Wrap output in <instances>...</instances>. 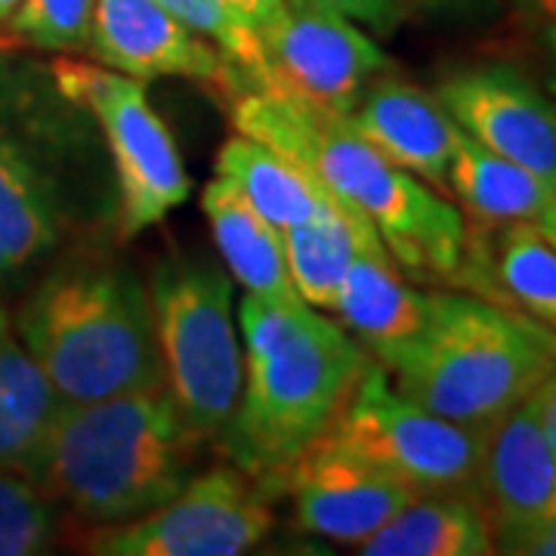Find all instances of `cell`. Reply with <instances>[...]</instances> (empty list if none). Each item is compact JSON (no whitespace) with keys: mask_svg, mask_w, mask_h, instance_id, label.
Returning <instances> with one entry per match:
<instances>
[{"mask_svg":"<svg viewBox=\"0 0 556 556\" xmlns=\"http://www.w3.org/2000/svg\"><path fill=\"white\" fill-rule=\"evenodd\" d=\"M241 396L217 445L251 477H269L321 437L371 356L309 303L244 294Z\"/></svg>","mask_w":556,"mask_h":556,"instance_id":"cell-1","label":"cell"},{"mask_svg":"<svg viewBox=\"0 0 556 556\" xmlns=\"http://www.w3.org/2000/svg\"><path fill=\"white\" fill-rule=\"evenodd\" d=\"M232 124L316 177L343 211L378 229L396 266L415 276H460L467 223L452 201L387 161L343 118L248 90L236 97Z\"/></svg>","mask_w":556,"mask_h":556,"instance_id":"cell-2","label":"cell"},{"mask_svg":"<svg viewBox=\"0 0 556 556\" xmlns=\"http://www.w3.org/2000/svg\"><path fill=\"white\" fill-rule=\"evenodd\" d=\"M201 439L167 387L62 402L35 482L93 526L146 517L195 477Z\"/></svg>","mask_w":556,"mask_h":556,"instance_id":"cell-3","label":"cell"},{"mask_svg":"<svg viewBox=\"0 0 556 556\" xmlns=\"http://www.w3.org/2000/svg\"><path fill=\"white\" fill-rule=\"evenodd\" d=\"M13 325L62 402L167 387L149 288L124 263H75L47 276Z\"/></svg>","mask_w":556,"mask_h":556,"instance_id":"cell-4","label":"cell"},{"mask_svg":"<svg viewBox=\"0 0 556 556\" xmlns=\"http://www.w3.org/2000/svg\"><path fill=\"white\" fill-rule=\"evenodd\" d=\"M378 362L427 412L492 427L554 371L556 334L510 306L433 291L420 331Z\"/></svg>","mask_w":556,"mask_h":556,"instance_id":"cell-5","label":"cell"},{"mask_svg":"<svg viewBox=\"0 0 556 556\" xmlns=\"http://www.w3.org/2000/svg\"><path fill=\"white\" fill-rule=\"evenodd\" d=\"M164 383L186 427L217 442L241 396L232 281L207 260H164L149 281Z\"/></svg>","mask_w":556,"mask_h":556,"instance_id":"cell-6","label":"cell"},{"mask_svg":"<svg viewBox=\"0 0 556 556\" xmlns=\"http://www.w3.org/2000/svg\"><path fill=\"white\" fill-rule=\"evenodd\" d=\"M485 437L489 427L455 424L402 396L390 371L371 358L318 439L405 482L417 495H473Z\"/></svg>","mask_w":556,"mask_h":556,"instance_id":"cell-7","label":"cell"},{"mask_svg":"<svg viewBox=\"0 0 556 556\" xmlns=\"http://www.w3.org/2000/svg\"><path fill=\"white\" fill-rule=\"evenodd\" d=\"M50 75L62 100L87 109L109 142L118 174L121 239H137L189 199L192 179L177 139L149 105L142 80L84 60H56Z\"/></svg>","mask_w":556,"mask_h":556,"instance_id":"cell-8","label":"cell"},{"mask_svg":"<svg viewBox=\"0 0 556 556\" xmlns=\"http://www.w3.org/2000/svg\"><path fill=\"white\" fill-rule=\"evenodd\" d=\"M273 492L236 464L192 477L146 517L97 526L87 554L97 556H239L273 532Z\"/></svg>","mask_w":556,"mask_h":556,"instance_id":"cell-9","label":"cell"},{"mask_svg":"<svg viewBox=\"0 0 556 556\" xmlns=\"http://www.w3.org/2000/svg\"><path fill=\"white\" fill-rule=\"evenodd\" d=\"M266 87L328 118H346L362 93L387 72L393 60L356 22L334 10L288 0L257 31Z\"/></svg>","mask_w":556,"mask_h":556,"instance_id":"cell-10","label":"cell"},{"mask_svg":"<svg viewBox=\"0 0 556 556\" xmlns=\"http://www.w3.org/2000/svg\"><path fill=\"white\" fill-rule=\"evenodd\" d=\"M273 495H288L298 526L338 544H362L417 495L405 482L316 439L281 470L260 477Z\"/></svg>","mask_w":556,"mask_h":556,"instance_id":"cell-11","label":"cell"},{"mask_svg":"<svg viewBox=\"0 0 556 556\" xmlns=\"http://www.w3.org/2000/svg\"><path fill=\"white\" fill-rule=\"evenodd\" d=\"M433 97L460 134L556 186V105L514 65L457 68Z\"/></svg>","mask_w":556,"mask_h":556,"instance_id":"cell-12","label":"cell"},{"mask_svg":"<svg viewBox=\"0 0 556 556\" xmlns=\"http://www.w3.org/2000/svg\"><path fill=\"white\" fill-rule=\"evenodd\" d=\"M87 53L130 78H186L232 97L241 93L229 60L159 0H97Z\"/></svg>","mask_w":556,"mask_h":556,"instance_id":"cell-13","label":"cell"},{"mask_svg":"<svg viewBox=\"0 0 556 556\" xmlns=\"http://www.w3.org/2000/svg\"><path fill=\"white\" fill-rule=\"evenodd\" d=\"M473 497L495 541L556 517V448L541 430L532 396L489 427Z\"/></svg>","mask_w":556,"mask_h":556,"instance_id":"cell-14","label":"cell"},{"mask_svg":"<svg viewBox=\"0 0 556 556\" xmlns=\"http://www.w3.org/2000/svg\"><path fill=\"white\" fill-rule=\"evenodd\" d=\"M343 121L383 159L448 195L457 127L433 93L387 72L362 93Z\"/></svg>","mask_w":556,"mask_h":556,"instance_id":"cell-15","label":"cell"},{"mask_svg":"<svg viewBox=\"0 0 556 556\" xmlns=\"http://www.w3.org/2000/svg\"><path fill=\"white\" fill-rule=\"evenodd\" d=\"M448 195L479 223L544 226L556 214V186L517 161H507L457 130L448 164Z\"/></svg>","mask_w":556,"mask_h":556,"instance_id":"cell-16","label":"cell"},{"mask_svg":"<svg viewBox=\"0 0 556 556\" xmlns=\"http://www.w3.org/2000/svg\"><path fill=\"white\" fill-rule=\"evenodd\" d=\"M362 556H489L495 532L473 495L420 492L356 547Z\"/></svg>","mask_w":556,"mask_h":556,"instance_id":"cell-17","label":"cell"},{"mask_svg":"<svg viewBox=\"0 0 556 556\" xmlns=\"http://www.w3.org/2000/svg\"><path fill=\"white\" fill-rule=\"evenodd\" d=\"M393 257L356 254L340 281L331 313L368 346L375 358H383L420 331L430 291H417L396 273Z\"/></svg>","mask_w":556,"mask_h":556,"instance_id":"cell-18","label":"cell"},{"mask_svg":"<svg viewBox=\"0 0 556 556\" xmlns=\"http://www.w3.org/2000/svg\"><path fill=\"white\" fill-rule=\"evenodd\" d=\"M201 211L211 219L219 257L244 288V294L298 303L300 294L288 273L281 232L241 199L232 182L211 179L201 195Z\"/></svg>","mask_w":556,"mask_h":556,"instance_id":"cell-19","label":"cell"},{"mask_svg":"<svg viewBox=\"0 0 556 556\" xmlns=\"http://www.w3.org/2000/svg\"><path fill=\"white\" fill-rule=\"evenodd\" d=\"M62 399L28 353L13 316L0 309V467L35 479Z\"/></svg>","mask_w":556,"mask_h":556,"instance_id":"cell-20","label":"cell"},{"mask_svg":"<svg viewBox=\"0 0 556 556\" xmlns=\"http://www.w3.org/2000/svg\"><path fill=\"white\" fill-rule=\"evenodd\" d=\"M281 241H285L288 273L300 300L328 313L334 306L340 281L356 254L390 257L378 229L362 217H353L334 201L325 204L309 219H303L300 226L285 229Z\"/></svg>","mask_w":556,"mask_h":556,"instance_id":"cell-21","label":"cell"},{"mask_svg":"<svg viewBox=\"0 0 556 556\" xmlns=\"http://www.w3.org/2000/svg\"><path fill=\"white\" fill-rule=\"evenodd\" d=\"M60 226L53 182L20 139L0 130V278L47 254Z\"/></svg>","mask_w":556,"mask_h":556,"instance_id":"cell-22","label":"cell"},{"mask_svg":"<svg viewBox=\"0 0 556 556\" xmlns=\"http://www.w3.org/2000/svg\"><path fill=\"white\" fill-rule=\"evenodd\" d=\"M217 177L232 182L239 195L278 232L300 226L325 204H331L328 189L309 177L291 159L278 155L266 142L239 134L219 146ZM338 204V201H334Z\"/></svg>","mask_w":556,"mask_h":556,"instance_id":"cell-23","label":"cell"},{"mask_svg":"<svg viewBox=\"0 0 556 556\" xmlns=\"http://www.w3.org/2000/svg\"><path fill=\"white\" fill-rule=\"evenodd\" d=\"M489 273L510 309L556 334V244L538 226H501Z\"/></svg>","mask_w":556,"mask_h":556,"instance_id":"cell-24","label":"cell"},{"mask_svg":"<svg viewBox=\"0 0 556 556\" xmlns=\"http://www.w3.org/2000/svg\"><path fill=\"white\" fill-rule=\"evenodd\" d=\"M56 504L31 477L0 467V556H38L56 544Z\"/></svg>","mask_w":556,"mask_h":556,"instance_id":"cell-25","label":"cell"},{"mask_svg":"<svg viewBox=\"0 0 556 556\" xmlns=\"http://www.w3.org/2000/svg\"><path fill=\"white\" fill-rule=\"evenodd\" d=\"M159 3H164L189 28L204 35L229 60L241 84V93L266 87V62H263L260 38L223 7V0H159Z\"/></svg>","mask_w":556,"mask_h":556,"instance_id":"cell-26","label":"cell"},{"mask_svg":"<svg viewBox=\"0 0 556 556\" xmlns=\"http://www.w3.org/2000/svg\"><path fill=\"white\" fill-rule=\"evenodd\" d=\"M97 0H22L10 31L38 50H87Z\"/></svg>","mask_w":556,"mask_h":556,"instance_id":"cell-27","label":"cell"},{"mask_svg":"<svg viewBox=\"0 0 556 556\" xmlns=\"http://www.w3.org/2000/svg\"><path fill=\"white\" fill-rule=\"evenodd\" d=\"M303 3L334 10L340 16H346V20L375 28L378 35H393L402 16H405V3L402 0H303Z\"/></svg>","mask_w":556,"mask_h":556,"instance_id":"cell-28","label":"cell"},{"mask_svg":"<svg viewBox=\"0 0 556 556\" xmlns=\"http://www.w3.org/2000/svg\"><path fill=\"white\" fill-rule=\"evenodd\" d=\"M495 554L514 556H556V517L538 522L532 529H522L517 535L497 538Z\"/></svg>","mask_w":556,"mask_h":556,"instance_id":"cell-29","label":"cell"},{"mask_svg":"<svg viewBox=\"0 0 556 556\" xmlns=\"http://www.w3.org/2000/svg\"><path fill=\"white\" fill-rule=\"evenodd\" d=\"M285 3H288V0H223V7H226L248 31H254V35H257L266 22L276 16Z\"/></svg>","mask_w":556,"mask_h":556,"instance_id":"cell-30","label":"cell"},{"mask_svg":"<svg viewBox=\"0 0 556 556\" xmlns=\"http://www.w3.org/2000/svg\"><path fill=\"white\" fill-rule=\"evenodd\" d=\"M532 405H535V415L541 420L544 437L556 448V368L541 380V387L532 393Z\"/></svg>","mask_w":556,"mask_h":556,"instance_id":"cell-31","label":"cell"},{"mask_svg":"<svg viewBox=\"0 0 556 556\" xmlns=\"http://www.w3.org/2000/svg\"><path fill=\"white\" fill-rule=\"evenodd\" d=\"M522 16H529L532 22H554L556 20V0H514Z\"/></svg>","mask_w":556,"mask_h":556,"instance_id":"cell-32","label":"cell"},{"mask_svg":"<svg viewBox=\"0 0 556 556\" xmlns=\"http://www.w3.org/2000/svg\"><path fill=\"white\" fill-rule=\"evenodd\" d=\"M547 53H551V78H547V87H551V93H556V20L547 22Z\"/></svg>","mask_w":556,"mask_h":556,"instance_id":"cell-33","label":"cell"},{"mask_svg":"<svg viewBox=\"0 0 556 556\" xmlns=\"http://www.w3.org/2000/svg\"><path fill=\"white\" fill-rule=\"evenodd\" d=\"M405 7H420V10H452V7H460L467 0H402Z\"/></svg>","mask_w":556,"mask_h":556,"instance_id":"cell-34","label":"cell"},{"mask_svg":"<svg viewBox=\"0 0 556 556\" xmlns=\"http://www.w3.org/2000/svg\"><path fill=\"white\" fill-rule=\"evenodd\" d=\"M22 0H0V22H7L13 13H16V7H20Z\"/></svg>","mask_w":556,"mask_h":556,"instance_id":"cell-35","label":"cell"},{"mask_svg":"<svg viewBox=\"0 0 556 556\" xmlns=\"http://www.w3.org/2000/svg\"><path fill=\"white\" fill-rule=\"evenodd\" d=\"M538 229H541V232H544V236H547V239H551L556 244V214L551 219H547L544 226H538Z\"/></svg>","mask_w":556,"mask_h":556,"instance_id":"cell-36","label":"cell"}]
</instances>
